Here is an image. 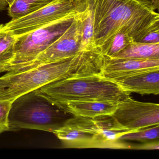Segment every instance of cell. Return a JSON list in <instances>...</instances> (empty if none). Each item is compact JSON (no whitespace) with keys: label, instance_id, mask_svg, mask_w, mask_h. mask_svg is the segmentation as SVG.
<instances>
[{"label":"cell","instance_id":"1","mask_svg":"<svg viewBox=\"0 0 159 159\" xmlns=\"http://www.w3.org/2000/svg\"><path fill=\"white\" fill-rule=\"evenodd\" d=\"M93 16L97 50L107 55L118 33L140 42L150 32L159 30V14L137 0H87Z\"/></svg>","mask_w":159,"mask_h":159},{"label":"cell","instance_id":"2","mask_svg":"<svg viewBox=\"0 0 159 159\" xmlns=\"http://www.w3.org/2000/svg\"><path fill=\"white\" fill-rule=\"evenodd\" d=\"M102 57L96 52H81L28 70L8 71L0 77V101L13 102L25 94L66 78L99 74Z\"/></svg>","mask_w":159,"mask_h":159},{"label":"cell","instance_id":"3","mask_svg":"<svg viewBox=\"0 0 159 159\" xmlns=\"http://www.w3.org/2000/svg\"><path fill=\"white\" fill-rule=\"evenodd\" d=\"M130 132H133L120 125L111 116H73L52 133L65 148L131 149L132 146L119 140Z\"/></svg>","mask_w":159,"mask_h":159},{"label":"cell","instance_id":"4","mask_svg":"<svg viewBox=\"0 0 159 159\" xmlns=\"http://www.w3.org/2000/svg\"><path fill=\"white\" fill-rule=\"evenodd\" d=\"M52 104L70 100H99L118 103L131 93L99 74L74 76L48 84L36 90Z\"/></svg>","mask_w":159,"mask_h":159},{"label":"cell","instance_id":"5","mask_svg":"<svg viewBox=\"0 0 159 159\" xmlns=\"http://www.w3.org/2000/svg\"><path fill=\"white\" fill-rule=\"evenodd\" d=\"M66 114L35 90L11 102L8 115L9 131L28 129L52 133L67 120Z\"/></svg>","mask_w":159,"mask_h":159},{"label":"cell","instance_id":"6","mask_svg":"<svg viewBox=\"0 0 159 159\" xmlns=\"http://www.w3.org/2000/svg\"><path fill=\"white\" fill-rule=\"evenodd\" d=\"M82 12L71 13L29 33L15 36L13 57L7 66L6 72L16 70L35 59L64 33Z\"/></svg>","mask_w":159,"mask_h":159},{"label":"cell","instance_id":"7","mask_svg":"<svg viewBox=\"0 0 159 159\" xmlns=\"http://www.w3.org/2000/svg\"><path fill=\"white\" fill-rule=\"evenodd\" d=\"M86 0H55L45 7L25 16L0 25L15 36L27 34L72 12L83 11Z\"/></svg>","mask_w":159,"mask_h":159},{"label":"cell","instance_id":"8","mask_svg":"<svg viewBox=\"0 0 159 159\" xmlns=\"http://www.w3.org/2000/svg\"><path fill=\"white\" fill-rule=\"evenodd\" d=\"M81 13L74 19L66 31L50 47L40 54L35 59L23 65L15 70L23 71L31 69L60 61L81 52Z\"/></svg>","mask_w":159,"mask_h":159},{"label":"cell","instance_id":"9","mask_svg":"<svg viewBox=\"0 0 159 159\" xmlns=\"http://www.w3.org/2000/svg\"><path fill=\"white\" fill-rule=\"evenodd\" d=\"M111 116L121 126L136 132L159 125V105L139 102L130 97L118 103Z\"/></svg>","mask_w":159,"mask_h":159},{"label":"cell","instance_id":"10","mask_svg":"<svg viewBox=\"0 0 159 159\" xmlns=\"http://www.w3.org/2000/svg\"><path fill=\"white\" fill-rule=\"evenodd\" d=\"M125 92L141 95L159 94V68L149 69L108 79Z\"/></svg>","mask_w":159,"mask_h":159},{"label":"cell","instance_id":"11","mask_svg":"<svg viewBox=\"0 0 159 159\" xmlns=\"http://www.w3.org/2000/svg\"><path fill=\"white\" fill-rule=\"evenodd\" d=\"M152 68H159V59H122L104 55L100 74L106 79H112Z\"/></svg>","mask_w":159,"mask_h":159},{"label":"cell","instance_id":"12","mask_svg":"<svg viewBox=\"0 0 159 159\" xmlns=\"http://www.w3.org/2000/svg\"><path fill=\"white\" fill-rule=\"evenodd\" d=\"M53 104L73 116L95 118L111 116L117 108L118 103L99 100H70Z\"/></svg>","mask_w":159,"mask_h":159},{"label":"cell","instance_id":"13","mask_svg":"<svg viewBox=\"0 0 159 159\" xmlns=\"http://www.w3.org/2000/svg\"><path fill=\"white\" fill-rule=\"evenodd\" d=\"M110 57L122 59H159V43L133 42L120 52Z\"/></svg>","mask_w":159,"mask_h":159},{"label":"cell","instance_id":"14","mask_svg":"<svg viewBox=\"0 0 159 159\" xmlns=\"http://www.w3.org/2000/svg\"><path fill=\"white\" fill-rule=\"evenodd\" d=\"M86 2L87 7L81 14L82 31L80 51L95 52L100 53L96 48L94 40L93 16V11L87 0Z\"/></svg>","mask_w":159,"mask_h":159},{"label":"cell","instance_id":"15","mask_svg":"<svg viewBox=\"0 0 159 159\" xmlns=\"http://www.w3.org/2000/svg\"><path fill=\"white\" fill-rule=\"evenodd\" d=\"M55 0H15L8 7V14L12 20L32 13Z\"/></svg>","mask_w":159,"mask_h":159},{"label":"cell","instance_id":"16","mask_svg":"<svg viewBox=\"0 0 159 159\" xmlns=\"http://www.w3.org/2000/svg\"><path fill=\"white\" fill-rule=\"evenodd\" d=\"M16 37L0 26V73L6 72L7 66L13 57Z\"/></svg>","mask_w":159,"mask_h":159},{"label":"cell","instance_id":"17","mask_svg":"<svg viewBox=\"0 0 159 159\" xmlns=\"http://www.w3.org/2000/svg\"><path fill=\"white\" fill-rule=\"evenodd\" d=\"M159 125L150 126L136 132L122 135L119 140L122 141H132L144 143L159 140Z\"/></svg>","mask_w":159,"mask_h":159},{"label":"cell","instance_id":"18","mask_svg":"<svg viewBox=\"0 0 159 159\" xmlns=\"http://www.w3.org/2000/svg\"><path fill=\"white\" fill-rule=\"evenodd\" d=\"M133 42H135L127 34L121 32L118 33L114 37L108 52L105 55L109 57L113 56Z\"/></svg>","mask_w":159,"mask_h":159},{"label":"cell","instance_id":"19","mask_svg":"<svg viewBox=\"0 0 159 159\" xmlns=\"http://www.w3.org/2000/svg\"><path fill=\"white\" fill-rule=\"evenodd\" d=\"M11 102L9 101H0V134L9 131L8 115Z\"/></svg>","mask_w":159,"mask_h":159},{"label":"cell","instance_id":"20","mask_svg":"<svg viewBox=\"0 0 159 159\" xmlns=\"http://www.w3.org/2000/svg\"><path fill=\"white\" fill-rule=\"evenodd\" d=\"M159 140L142 143L141 145H139L133 147V149H136L153 150L159 149Z\"/></svg>","mask_w":159,"mask_h":159},{"label":"cell","instance_id":"21","mask_svg":"<svg viewBox=\"0 0 159 159\" xmlns=\"http://www.w3.org/2000/svg\"><path fill=\"white\" fill-rule=\"evenodd\" d=\"M140 42L144 43H159V30L150 32Z\"/></svg>","mask_w":159,"mask_h":159},{"label":"cell","instance_id":"22","mask_svg":"<svg viewBox=\"0 0 159 159\" xmlns=\"http://www.w3.org/2000/svg\"><path fill=\"white\" fill-rule=\"evenodd\" d=\"M144 5L153 9L154 11L159 10V0H137Z\"/></svg>","mask_w":159,"mask_h":159},{"label":"cell","instance_id":"23","mask_svg":"<svg viewBox=\"0 0 159 159\" xmlns=\"http://www.w3.org/2000/svg\"><path fill=\"white\" fill-rule=\"evenodd\" d=\"M9 5L6 0H0V11L6 10Z\"/></svg>","mask_w":159,"mask_h":159},{"label":"cell","instance_id":"24","mask_svg":"<svg viewBox=\"0 0 159 159\" xmlns=\"http://www.w3.org/2000/svg\"><path fill=\"white\" fill-rule=\"evenodd\" d=\"M6 1L8 3V5H9V7L12 5L13 3L15 1V0H6Z\"/></svg>","mask_w":159,"mask_h":159}]
</instances>
